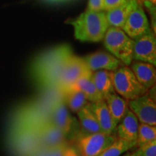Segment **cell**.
<instances>
[{"mask_svg":"<svg viewBox=\"0 0 156 156\" xmlns=\"http://www.w3.org/2000/svg\"><path fill=\"white\" fill-rule=\"evenodd\" d=\"M76 39L85 42H99L104 38L109 25L106 13L87 9L69 22Z\"/></svg>","mask_w":156,"mask_h":156,"instance_id":"obj_3","label":"cell"},{"mask_svg":"<svg viewBox=\"0 0 156 156\" xmlns=\"http://www.w3.org/2000/svg\"><path fill=\"white\" fill-rule=\"evenodd\" d=\"M62 99L69 110L77 113L90 103L82 91L76 89H67L62 91Z\"/></svg>","mask_w":156,"mask_h":156,"instance_id":"obj_23","label":"cell"},{"mask_svg":"<svg viewBox=\"0 0 156 156\" xmlns=\"http://www.w3.org/2000/svg\"><path fill=\"white\" fill-rule=\"evenodd\" d=\"M53 103L50 97L40 93L36 98L20 105L10 117L8 130L38 129L45 123L51 121V106Z\"/></svg>","mask_w":156,"mask_h":156,"instance_id":"obj_2","label":"cell"},{"mask_svg":"<svg viewBox=\"0 0 156 156\" xmlns=\"http://www.w3.org/2000/svg\"><path fill=\"white\" fill-rule=\"evenodd\" d=\"M133 60L156 65V38L153 30L134 40Z\"/></svg>","mask_w":156,"mask_h":156,"instance_id":"obj_12","label":"cell"},{"mask_svg":"<svg viewBox=\"0 0 156 156\" xmlns=\"http://www.w3.org/2000/svg\"><path fill=\"white\" fill-rule=\"evenodd\" d=\"M87 67L92 72L104 69L115 71L121 66L124 65L120 60L112 54L104 51H96L83 57Z\"/></svg>","mask_w":156,"mask_h":156,"instance_id":"obj_13","label":"cell"},{"mask_svg":"<svg viewBox=\"0 0 156 156\" xmlns=\"http://www.w3.org/2000/svg\"><path fill=\"white\" fill-rule=\"evenodd\" d=\"M103 1L104 0H89L87 9L92 11H103Z\"/></svg>","mask_w":156,"mask_h":156,"instance_id":"obj_29","label":"cell"},{"mask_svg":"<svg viewBox=\"0 0 156 156\" xmlns=\"http://www.w3.org/2000/svg\"><path fill=\"white\" fill-rule=\"evenodd\" d=\"M126 0H104L103 1V10L108 11L109 9L118 7L122 5Z\"/></svg>","mask_w":156,"mask_h":156,"instance_id":"obj_30","label":"cell"},{"mask_svg":"<svg viewBox=\"0 0 156 156\" xmlns=\"http://www.w3.org/2000/svg\"><path fill=\"white\" fill-rule=\"evenodd\" d=\"M132 156H156V140L136 147Z\"/></svg>","mask_w":156,"mask_h":156,"instance_id":"obj_26","label":"cell"},{"mask_svg":"<svg viewBox=\"0 0 156 156\" xmlns=\"http://www.w3.org/2000/svg\"><path fill=\"white\" fill-rule=\"evenodd\" d=\"M113 72L101 69L93 72L91 75L93 83L103 100L108 95L116 93L113 83Z\"/></svg>","mask_w":156,"mask_h":156,"instance_id":"obj_21","label":"cell"},{"mask_svg":"<svg viewBox=\"0 0 156 156\" xmlns=\"http://www.w3.org/2000/svg\"><path fill=\"white\" fill-rule=\"evenodd\" d=\"M129 110L135 115L139 123L156 126L155 100L147 94L128 101Z\"/></svg>","mask_w":156,"mask_h":156,"instance_id":"obj_10","label":"cell"},{"mask_svg":"<svg viewBox=\"0 0 156 156\" xmlns=\"http://www.w3.org/2000/svg\"><path fill=\"white\" fill-rule=\"evenodd\" d=\"M137 4L136 0H126L118 7L107 11L106 16L109 27L122 29L129 13Z\"/></svg>","mask_w":156,"mask_h":156,"instance_id":"obj_16","label":"cell"},{"mask_svg":"<svg viewBox=\"0 0 156 156\" xmlns=\"http://www.w3.org/2000/svg\"><path fill=\"white\" fill-rule=\"evenodd\" d=\"M139 124L137 118L129 108L125 116L117 124L115 129L117 137L127 141L136 142Z\"/></svg>","mask_w":156,"mask_h":156,"instance_id":"obj_15","label":"cell"},{"mask_svg":"<svg viewBox=\"0 0 156 156\" xmlns=\"http://www.w3.org/2000/svg\"><path fill=\"white\" fill-rule=\"evenodd\" d=\"M92 73L93 72L87 67L83 57L73 54L64 64L56 83L55 88L62 92L71 86L80 77Z\"/></svg>","mask_w":156,"mask_h":156,"instance_id":"obj_9","label":"cell"},{"mask_svg":"<svg viewBox=\"0 0 156 156\" xmlns=\"http://www.w3.org/2000/svg\"><path fill=\"white\" fill-rule=\"evenodd\" d=\"M92 74L88 75H84L83 77H80L71 86L67 88L76 89L82 91L90 103H94L98 101L103 100L92 80V78H91Z\"/></svg>","mask_w":156,"mask_h":156,"instance_id":"obj_22","label":"cell"},{"mask_svg":"<svg viewBox=\"0 0 156 156\" xmlns=\"http://www.w3.org/2000/svg\"><path fill=\"white\" fill-rule=\"evenodd\" d=\"M156 140V126L140 123L138 126L136 147Z\"/></svg>","mask_w":156,"mask_h":156,"instance_id":"obj_25","label":"cell"},{"mask_svg":"<svg viewBox=\"0 0 156 156\" xmlns=\"http://www.w3.org/2000/svg\"><path fill=\"white\" fill-rule=\"evenodd\" d=\"M113 83L115 92L127 101L133 100L147 92L137 80L131 68L121 66L113 72Z\"/></svg>","mask_w":156,"mask_h":156,"instance_id":"obj_7","label":"cell"},{"mask_svg":"<svg viewBox=\"0 0 156 156\" xmlns=\"http://www.w3.org/2000/svg\"><path fill=\"white\" fill-rule=\"evenodd\" d=\"M130 65L137 80L145 89L149 90L155 85L156 69L155 65L147 62L135 60L132 61Z\"/></svg>","mask_w":156,"mask_h":156,"instance_id":"obj_14","label":"cell"},{"mask_svg":"<svg viewBox=\"0 0 156 156\" xmlns=\"http://www.w3.org/2000/svg\"><path fill=\"white\" fill-rule=\"evenodd\" d=\"M64 156H80V155L78 153L77 150L76 149L75 146L73 145V144L70 143L66 148Z\"/></svg>","mask_w":156,"mask_h":156,"instance_id":"obj_31","label":"cell"},{"mask_svg":"<svg viewBox=\"0 0 156 156\" xmlns=\"http://www.w3.org/2000/svg\"><path fill=\"white\" fill-rule=\"evenodd\" d=\"M70 144L69 142H65L60 145L48 147L47 156H64L66 148Z\"/></svg>","mask_w":156,"mask_h":156,"instance_id":"obj_28","label":"cell"},{"mask_svg":"<svg viewBox=\"0 0 156 156\" xmlns=\"http://www.w3.org/2000/svg\"><path fill=\"white\" fill-rule=\"evenodd\" d=\"M136 1L137 2V3L140 4V5H142V4L144 2H145V1L151 2L154 4V5H155V2H156V0H136Z\"/></svg>","mask_w":156,"mask_h":156,"instance_id":"obj_32","label":"cell"},{"mask_svg":"<svg viewBox=\"0 0 156 156\" xmlns=\"http://www.w3.org/2000/svg\"><path fill=\"white\" fill-rule=\"evenodd\" d=\"M117 138L116 133H96L80 135L74 142V146L80 156H98Z\"/></svg>","mask_w":156,"mask_h":156,"instance_id":"obj_8","label":"cell"},{"mask_svg":"<svg viewBox=\"0 0 156 156\" xmlns=\"http://www.w3.org/2000/svg\"><path fill=\"white\" fill-rule=\"evenodd\" d=\"M42 146L52 147L68 142L61 130L51 121L45 123L38 129Z\"/></svg>","mask_w":156,"mask_h":156,"instance_id":"obj_17","label":"cell"},{"mask_svg":"<svg viewBox=\"0 0 156 156\" xmlns=\"http://www.w3.org/2000/svg\"><path fill=\"white\" fill-rule=\"evenodd\" d=\"M115 125L119 123L129 110L128 101L116 93L108 95L104 99Z\"/></svg>","mask_w":156,"mask_h":156,"instance_id":"obj_20","label":"cell"},{"mask_svg":"<svg viewBox=\"0 0 156 156\" xmlns=\"http://www.w3.org/2000/svg\"><path fill=\"white\" fill-rule=\"evenodd\" d=\"M103 40L106 49L124 65L131 64L133 61L134 40L129 38L122 29L109 27Z\"/></svg>","mask_w":156,"mask_h":156,"instance_id":"obj_4","label":"cell"},{"mask_svg":"<svg viewBox=\"0 0 156 156\" xmlns=\"http://www.w3.org/2000/svg\"><path fill=\"white\" fill-rule=\"evenodd\" d=\"M50 119L61 130L68 142L73 144L75 141L80 132V123L70 114L62 98L57 99L51 104Z\"/></svg>","mask_w":156,"mask_h":156,"instance_id":"obj_6","label":"cell"},{"mask_svg":"<svg viewBox=\"0 0 156 156\" xmlns=\"http://www.w3.org/2000/svg\"><path fill=\"white\" fill-rule=\"evenodd\" d=\"M77 114L80 127V132L78 136L101 132L100 126L90 103L80 109Z\"/></svg>","mask_w":156,"mask_h":156,"instance_id":"obj_19","label":"cell"},{"mask_svg":"<svg viewBox=\"0 0 156 156\" xmlns=\"http://www.w3.org/2000/svg\"><path fill=\"white\" fill-rule=\"evenodd\" d=\"M91 108L94 112L102 132L106 134L115 133L116 126L115 125L112 117L105 100H101L94 103H90Z\"/></svg>","mask_w":156,"mask_h":156,"instance_id":"obj_18","label":"cell"},{"mask_svg":"<svg viewBox=\"0 0 156 156\" xmlns=\"http://www.w3.org/2000/svg\"><path fill=\"white\" fill-rule=\"evenodd\" d=\"M122 30L133 40H136L152 30L142 5L137 4L131 11Z\"/></svg>","mask_w":156,"mask_h":156,"instance_id":"obj_11","label":"cell"},{"mask_svg":"<svg viewBox=\"0 0 156 156\" xmlns=\"http://www.w3.org/2000/svg\"><path fill=\"white\" fill-rule=\"evenodd\" d=\"M123 156H132V153H126L125 155Z\"/></svg>","mask_w":156,"mask_h":156,"instance_id":"obj_33","label":"cell"},{"mask_svg":"<svg viewBox=\"0 0 156 156\" xmlns=\"http://www.w3.org/2000/svg\"><path fill=\"white\" fill-rule=\"evenodd\" d=\"M7 142L13 156H30L42 146L38 129H9Z\"/></svg>","mask_w":156,"mask_h":156,"instance_id":"obj_5","label":"cell"},{"mask_svg":"<svg viewBox=\"0 0 156 156\" xmlns=\"http://www.w3.org/2000/svg\"><path fill=\"white\" fill-rule=\"evenodd\" d=\"M135 147L136 142L127 141L117 137L98 156H121Z\"/></svg>","mask_w":156,"mask_h":156,"instance_id":"obj_24","label":"cell"},{"mask_svg":"<svg viewBox=\"0 0 156 156\" xmlns=\"http://www.w3.org/2000/svg\"><path fill=\"white\" fill-rule=\"evenodd\" d=\"M144 5L147 8L148 12H149L150 16L151 18V26L152 30L153 31L154 34H155L156 32V10H155V5H154L151 2L145 1L143 3Z\"/></svg>","mask_w":156,"mask_h":156,"instance_id":"obj_27","label":"cell"},{"mask_svg":"<svg viewBox=\"0 0 156 156\" xmlns=\"http://www.w3.org/2000/svg\"><path fill=\"white\" fill-rule=\"evenodd\" d=\"M73 54L69 45L60 44L44 51L33 59L30 77L39 90L55 88L64 64Z\"/></svg>","mask_w":156,"mask_h":156,"instance_id":"obj_1","label":"cell"}]
</instances>
